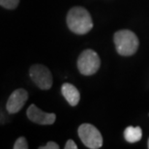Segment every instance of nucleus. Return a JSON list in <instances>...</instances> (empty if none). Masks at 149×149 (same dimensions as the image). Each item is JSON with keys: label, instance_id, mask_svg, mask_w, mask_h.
Segmentation results:
<instances>
[{"label": "nucleus", "instance_id": "obj_10", "mask_svg": "<svg viewBox=\"0 0 149 149\" xmlns=\"http://www.w3.org/2000/svg\"><path fill=\"white\" fill-rule=\"evenodd\" d=\"M19 3V0H0V6L6 9H16Z\"/></svg>", "mask_w": 149, "mask_h": 149}, {"label": "nucleus", "instance_id": "obj_13", "mask_svg": "<svg viewBox=\"0 0 149 149\" xmlns=\"http://www.w3.org/2000/svg\"><path fill=\"white\" fill-rule=\"evenodd\" d=\"M64 148L65 149H77V145L76 144V142H74L73 139H69V141L66 142V144H65Z\"/></svg>", "mask_w": 149, "mask_h": 149}, {"label": "nucleus", "instance_id": "obj_9", "mask_svg": "<svg viewBox=\"0 0 149 149\" xmlns=\"http://www.w3.org/2000/svg\"><path fill=\"white\" fill-rule=\"evenodd\" d=\"M124 138L130 143H135L141 139L142 138V130L141 127H127L124 131Z\"/></svg>", "mask_w": 149, "mask_h": 149}, {"label": "nucleus", "instance_id": "obj_5", "mask_svg": "<svg viewBox=\"0 0 149 149\" xmlns=\"http://www.w3.org/2000/svg\"><path fill=\"white\" fill-rule=\"evenodd\" d=\"M31 79L42 90H49L52 86V74L44 65L35 64L30 67L29 70Z\"/></svg>", "mask_w": 149, "mask_h": 149}, {"label": "nucleus", "instance_id": "obj_3", "mask_svg": "<svg viewBox=\"0 0 149 149\" xmlns=\"http://www.w3.org/2000/svg\"><path fill=\"white\" fill-rule=\"evenodd\" d=\"M101 66V60L96 52L85 49L80 53L77 59V69L83 76H91L97 73Z\"/></svg>", "mask_w": 149, "mask_h": 149}, {"label": "nucleus", "instance_id": "obj_12", "mask_svg": "<svg viewBox=\"0 0 149 149\" xmlns=\"http://www.w3.org/2000/svg\"><path fill=\"white\" fill-rule=\"evenodd\" d=\"M59 145L54 141H49L45 146L40 147V149H58Z\"/></svg>", "mask_w": 149, "mask_h": 149}, {"label": "nucleus", "instance_id": "obj_2", "mask_svg": "<svg viewBox=\"0 0 149 149\" xmlns=\"http://www.w3.org/2000/svg\"><path fill=\"white\" fill-rule=\"evenodd\" d=\"M113 40H114L116 52L120 55H133L138 50L139 39L134 32L128 29L117 31L114 34Z\"/></svg>", "mask_w": 149, "mask_h": 149}, {"label": "nucleus", "instance_id": "obj_8", "mask_svg": "<svg viewBox=\"0 0 149 149\" xmlns=\"http://www.w3.org/2000/svg\"><path fill=\"white\" fill-rule=\"evenodd\" d=\"M61 92L66 101L69 103L70 106L76 107L77 104L79 103L80 100V94L79 91L74 85L71 84V83H64L61 87Z\"/></svg>", "mask_w": 149, "mask_h": 149}, {"label": "nucleus", "instance_id": "obj_11", "mask_svg": "<svg viewBox=\"0 0 149 149\" xmlns=\"http://www.w3.org/2000/svg\"><path fill=\"white\" fill-rule=\"evenodd\" d=\"M14 148L15 149H27L28 143H27L26 139L23 138V136H20V138L17 139L14 144Z\"/></svg>", "mask_w": 149, "mask_h": 149}, {"label": "nucleus", "instance_id": "obj_4", "mask_svg": "<svg viewBox=\"0 0 149 149\" xmlns=\"http://www.w3.org/2000/svg\"><path fill=\"white\" fill-rule=\"evenodd\" d=\"M77 134L86 147L90 149H98L103 146V136L96 127L91 124L84 123L79 127Z\"/></svg>", "mask_w": 149, "mask_h": 149}, {"label": "nucleus", "instance_id": "obj_6", "mask_svg": "<svg viewBox=\"0 0 149 149\" xmlns=\"http://www.w3.org/2000/svg\"><path fill=\"white\" fill-rule=\"evenodd\" d=\"M28 99L27 91L22 88L17 89L10 95L8 102L6 104V109L9 113H17L23 108Z\"/></svg>", "mask_w": 149, "mask_h": 149}, {"label": "nucleus", "instance_id": "obj_1", "mask_svg": "<svg viewBox=\"0 0 149 149\" xmlns=\"http://www.w3.org/2000/svg\"><path fill=\"white\" fill-rule=\"evenodd\" d=\"M67 25L74 34L84 35L93 28V20L86 9L77 6L67 15Z\"/></svg>", "mask_w": 149, "mask_h": 149}, {"label": "nucleus", "instance_id": "obj_14", "mask_svg": "<svg viewBox=\"0 0 149 149\" xmlns=\"http://www.w3.org/2000/svg\"><path fill=\"white\" fill-rule=\"evenodd\" d=\"M148 148H149V139H148Z\"/></svg>", "mask_w": 149, "mask_h": 149}, {"label": "nucleus", "instance_id": "obj_7", "mask_svg": "<svg viewBox=\"0 0 149 149\" xmlns=\"http://www.w3.org/2000/svg\"><path fill=\"white\" fill-rule=\"evenodd\" d=\"M26 114L29 120L40 125H52L54 123L56 119L54 113L44 112L35 105H30L27 109Z\"/></svg>", "mask_w": 149, "mask_h": 149}]
</instances>
